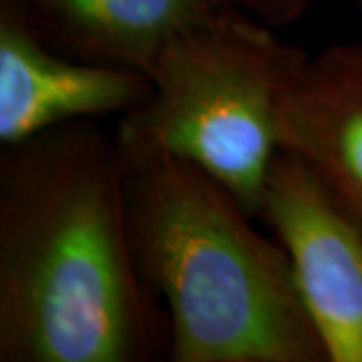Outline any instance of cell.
<instances>
[{"mask_svg":"<svg viewBox=\"0 0 362 362\" xmlns=\"http://www.w3.org/2000/svg\"><path fill=\"white\" fill-rule=\"evenodd\" d=\"M168 346L131 250L115 135L75 121L2 147L0 362H145Z\"/></svg>","mask_w":362,"mask_h":362,"instance_id":"1","label":"cell"},{"mask_svg":"<svg viewBox=\"0 0 362 362\" xmlns=\"http://www.w3.org/2000/svg\"><path fill=\"white\" fill-rule=\"evenodd\" d=\"M135 266L171 362H328L284 246L187 159L117 139Z\"/></svg>","mask_w":362,"mask_h":362,"instance_id":"2","label":"cell"},{"mask_svg":"<svg viewBox=\"0 0 362 362\" xmlns=\"http://www.w3.org/2000/svg\"><path fill=\"white\" fill-rule=\"evenodd\" d=\"M306 61L270 25L226 6L163 47L147 73L151 97L115 137L192 161L259 218L280 107Z\"/></svg>","mask_w":362,"mask_h":362,"instance_id":"3","label":"cell"},{"mask_svg":"<svg viewBox=\"0 0 362 362\" xmlns=\"http://www.w3.org/2000/svg\"><path fill=\"white\" fill-rule=\"evenodd\" d=\"M284 246L328 362H362V223L292 151L272 157L259 204Z\"/></svg>","mask_w":362,"mask_h":362,"instance_id":"4","label":"cell"},{"mask_svg":"<svg viewBox=\"0 0 362 362\" xmlns=\"http://www.w3.org/2000/svg\"><path fill=\"white\" fill-rule=\"evenodd\" d=\"M25 0H0V143L59 125L127 115L153 93L141 71L66 59L42 42Z\"/></svg>","mask_w":362,"mask_h":362,"instance_id":"5","label":"cell"},{"mask_svg":"<svg viewBox=\"0 0 362 362\" xmlns=\"http://www.w3.org/2000/svg\"><path fill=\"white\" fill-rule=\"evenodd\" d=\"M278 149L316 169L362 223V45L306 61L280 107Z\"/></svg>","mask_w":362,"mask_h":362,"instance_id":"6","label":"cell"},{"mask_svg":"<svg viewBox=\"0 0 362 362\" xmlns=\"http://www.w3.org/2000/svg\"><path fill=\"white\" fill-rule=\"evenodd\" d=\"M40 30L73 57L149 73L169 40L221 0H25Z\"/></svg>","mask_w":362,"mask_h":362,"instance_id":"7","label":"cell"},{"mask_svg":"<svg viewBox=\"0 0 362 362\" xmlns=\"http://www.w3.org/2000/svg\"><path fill=\"white\" fill-rule=\"evenodd\" d=\"M226 6L246 13L270 26H286L300 21L316 0H221Z\"/></svg>","mask_w":362,"mask_h":362,"instance_id":"8","label":"cell"},{"mask_svg":"<svg viewBox=\"0 0 362 362\" xmlns=\"http://www.w3.org/2000/svg\"><path fill=\"white\" fill-rule=\"evenodd\" d=\"M354 2H356V6L362 11V0H354Z\"/></svg>","mask_w":362,"mask_h":362,"instance_id":"9","label":"cell"}]
</instances>
